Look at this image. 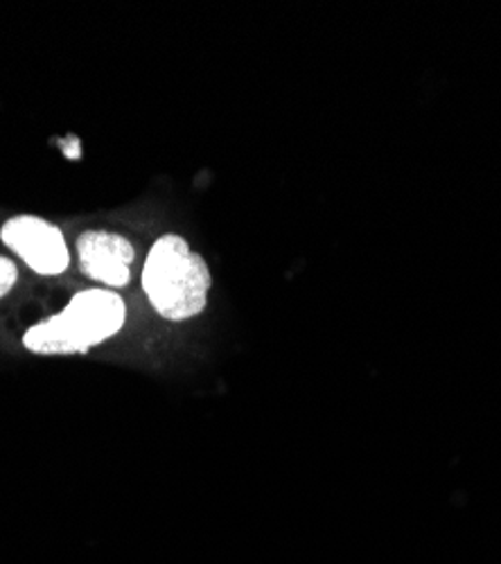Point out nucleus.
Returning <instances> with one entry per match:
<instances>
[{
    "instance_id": "nucleus-2",
    "label": "nucleus",
    "mask_w": 501,
    "mask_h": 564,
    "mask_svg": "<svg viewBox=\"0 0 501 564\" xmlns=\"http://www.w3.org/2000/svg\"><path fill=\"white\" fill-rule=\"evenodd\" d=\"M210 269L178 235H163L154 242L145 269L143 290L154 310L167 321H186L206 307Z\"/></svg>"
},
{
    "instance_id": "nucleus-5",
    "label": "nucleus",
    "mask_w": 501,
    "mask_h": 564,
    "mask_svg": "<svg viewBox=\"0 0 501 564\" xmlns=\"http://www.w3.org/2000/svg\"><path fill=\"white\" fill-rule=\"evenodd\" d=\"M17 278H19L17 264L8 258H0V299L17 285Z\"/></svg>"
},
{
    "instance_id": "nucleus-3",
    "label": "nucleus",
    "mask_w": 501,
    "mask_h": 564,
    "mask_svg": "<svg viewBox=\"0 0 501 564\" xmlns=\"http://www.w3.org/2000/svg\"><path fill=\"white\" fill-rule=\"evenodd\" d=\"M3 242L41 275H57L68 267V249L57 226L45 219L21 215L6 221L0 230Z\"/></svg>"
},
{
    "instance_id": "nucleus-4",
    "label": "nucleus",
    "mask_w": 501,
    "mask_h": 564,
    "mask_svg": "<svg viewBox=\"0 0 501 564\" xmlns=\"http://www.w3.org/2000/svg\"><path fill=\"white\" fill-rule=\"evenodd\" d=\"M81 271L109 288H124L131 280L133 247L122 235L107 230H86L77 238Z\"/></svg>"
},
{
    "instance_id": "nucleus-1",
    "label": "nucleus",
    "mask_w": 501,
    "mask_h": 564,
    "mask_svg": "<svg viewBox=\"0 0 501 564\" xmlns=\"http://www.w3.org/2000/svg\"><path fill=\"white\" fill-rule=\"evenodd\" d=\"M127 321L124 301L107 290H88L73 296L64 312L36 323L23 344L36 355L86 352L122 330Z\"/></svg>"
}]
</instances>
